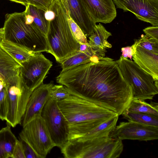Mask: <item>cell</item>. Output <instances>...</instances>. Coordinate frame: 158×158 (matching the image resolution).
Returning a JSON list of instances; mask_svg holds the SVG:
<instances>
[{"instance_id":"obj_18","label":"cell","mask_w":158,"mask_h":158,"mask_svg":"<svg viewBox=\"0 0 158 158\" xmlns=\"http://www.w3.org/2000/svg\"><path fill=\"white\" fill-rule=\"evenodd\" d=\"M103 58L95 52H84L79 50L59 63L62 69L61 71L63 72L90 62H98Z\"/></svg>"},{"instance_id":"obj_2","label":"cell","mask_w":158,"mask_h":158,"mask_svg":"<svg viewBox=\"0 0 158 158\" xmlns=\"http://www.w3.org/2000/svg\"><path fill=\"white\" fill-rule=\"evenodd\" d=\"M69 92L70 96L58 101L68 123L69 140L83 136L103 122L118 115L82 96Z\"/></svg>"},{"instance_id":"obj_15","label":"cell","mask_w":158,"mask_h":158,"mask_svg":"<svg viewBox=\"0 0 158 158\" xmlns=\"http://www.w3.org/2000/svg\"><path fill=\"white\" fill-rule=\"evenodd\" d=\"M70 15L81 29L86 37L93 33L95 23L83 4L81 0H61Z\"/></svg>"},{"instance_id":"obj_37","label":"cell","mask_w":158,"mask_h":158,"mask_svg":"<svg viewBox=\"0 0 158 158\" xmlns=\"http://www.w3.org/2000/svg\"><path fill=\"white\" fill-rule=\"evenodd\" d=\"M4 31L3 27L0 28V44L4 40Z\"/></svg>"},{"instance_id":"obj_17","label":"cell","mask_w":158,"mask_h":158,"mask_svg":"<svg viewBox=\"0 0 158 158\" xmlns=\"http://www.w3.org/2000/svg\"><path fill=\"white\" fill-rule=\"evenodd\" d=\"M21 65L0 46V81L7 85L14 82Z\"/></svg>"},{"instance_id":"obj_6","label":"cell","mask_w":158,"mask_h":158,"mask_svg":"<svg viewBox=\"0 0 158 158\" xmlns=\"http://www.w3.org/2000/svg\"><path fill=\"white\" fill-rule=\"evenodd\" d=\"M116 61L125 79L132 87L133 99L152 100L158 94V88L155 84L156 80L134 61L121 56Z\"/></svg>"},{"instance_id":"obj_7","label":"cell","mask_w":158,"mask_h":158,"mask_svg":"<svg viewBox=\"0 0 158 158\" xmlns=\"http://www.w3.org/2000/svg\"><path fill=\"white\" fill-rule=\"evenodd\" d=\"M19 134L20 140L27 143L38 158H45L55 147L44 121L37 116L27 123Z\"/></svg>"},{"instance_id":"obj_16","label":"cell","mask_w":158,"mask_h":158,"mask_svg":"<svg viewBox=\"0 0 158 158\" xmlns=\"http://www.w3.org/2000/svg\"><path fill=\"white\" fill-rule=\"evenodd\" d=\"M134 53V61L143 70L158 80V55L134 44L132 45Z\"/></svg>"},{"instance_id":"obj_19","label":"cell","mask_w":158,"mask_h":158,"mask_svg":"<svg viewBox=\"0 0 158 158\" xmlns=\"http://www.w3.org/2000/svg\"><path fill=\"white\" fill-rule=\"evenodd\" d=\"M11 127L7 124L0 130V158H12L17 139L12 132Z\"/></svg>"},{"instance_id":"obj_23","label":"cell","mask_w":158,"mask_h":158,"mask_svg":"<svg viewBox=\"0 0 158 158\" xmlns=\"http://www.w3.org/2000/svg\"><path fill=\"white\" fill-rule=\"evenodd\" d=\"M122 115L124 118L128 121L158 127V116L147 113L131 112L125 110Z\"/></svg>"},{"instance_id":"obj_35","label":"cell","mask_w":158,"mask_h":158,"mask_svg":"<svg viewBox=\"0 0 158 158\" xmlns=\"http://www.w3.org/2000/svg\"><path fill=\"white\" fill-rule=\"evenodd\" d=\"M44 16L46 19L49 22L53 20L55 17V12L51 9H48L45 11L44 13Z\"/></svg>"},{"instance_id":"obj_14","label":"cell","mask_w":158,"mask_h":158,"mask_svg":"<svg viewBox=\"0 0 158 158\" xmlns=\"http://www.w3.org/2000/svg\"><path fill=\"white\" fill-rule=\"evenodd\" d=\"M81 0L95 23H110L116 17V8L113 0Z\"/></svg>"},{"instance_id":"obj_13","label":"cell","mask_w":158,"mask_h":158,"mask_svg":"<svg viewBox=\"0 0 158 158\" xmlns=\"http://www.w3.org/2000/svg\"><path fill=\"white\" fill-rule=\"evenodd\" d=\"M53 82L42 83L31 93L29 98L20 124L23 127L35 117L41 115L43 110L51 98V90Z\"/></svg>"},{"instance_id":"obj_21","label":"cell","mask_w":158,"mask_h":158,"mask_svg":"<svg viewBox=\"0 0 158 158\" xmlns=\"http://www.w3.org/2000/svg\"><path fill=\"white\" fill-rule=\"evenodd\" d=\"M118 117L117 115L103 122L80 138L89 139L110 136L116 127Z\"/></svg>"},{"instance_id":"obj_4","label":"cell","mask_w":158,"mask_h":158,"mask_svg":"<svg viewBox=\"0 0 158 158\" xmlns=\"http://www.w3.org/2000/svg\"><path fill=\"white\" fill-rule=\"evenodd\" d=\"M4 40L23 46L35 53L47 52L48 47L46 36L34 22H26L25 11L7 14L3 27Z\"/></svg>"},{"instance_id":"obj_5","label":"cell","mask_w":158,"mask_h":158,"mask_svg":"<svg viewBox=\"0 0 158 158\" xmlns=\"http://www.w3.org/2000/svg\"><path fill=\"white\" fill-rule=\"evenodd\" d=\"M123 148L122 140L109 136L69 140L60 149L65 158H117L119 157Z\"/></svg>"},{"instance_id":"obj_25","label":"cell","mask_w":158,"mask_h":158,"mask_svg":"<svg viewBox=\"0 0 158 158\" xmlns=\"http://www.w3.org/2000/svg\"><path fill=\"white\" fill-rule=\"evenodd\" d=\"M25 6V10L33 17L35 25L46 36L50 22H48L45 19L44 11L29 4Z\"/></svg>"},{"instance_id":"obj_38","label":"cell","mask_w":158,"mask_h":158,"mask_svg":"<svg viewBox=\"0 0 158 158\" xmlns=\"http://www.w3.org/2000/svg\"></svg>"},{"instance_id":"obj_28","label":"cell","mask_w":158,"mask_h":158,"mask_svg":"<svg viewBox=\"0 0 158 158\" xmlns=\"http://www.w3.org/2000/svg\"><path fill=\"white\" fill-rule=\"evenodd\" d=\"M7 85L0 81V119L6 120L8 112Z\"/></svg>"},{"instance_id":"obj_22","label":"cell","mask_w":158,"mask_h":158,"mask_svg":"<svg viewBox=\"0 0 158 158\" xmlns=\"http://www.w3.org/2000/svg\"><path fill=\"white\" fill-rule=\"evenodd\" d=\"M112 35L101 23L96 24L93 33L89 37L88 43L102 49L110 48L112 45L109 43L107 39Z\"/></svg>"},{"instance_id":"obj_20","label":"cell","mask_w":158,"mask_h":158,"mask_svg":"<svg viewBox=\"0 0 158 158\" xmlns=\"http://www.w3.org/2000/svg\"><path fill=\"white\" fill-rule=\"evenodd\" d=\"M0 46L20 64L35 53L23 46L8 41L4 40Z\"/></svg>"},{"instance_id":"obj_27","label":"cell","mask_w":158,"mask_h":158,"mask_svg":"<svg viewBox=\"0 0 158 158\" xmlns=\"http://www.w3.org/2000/svg\"><path fill=\"white\" fill-rule=\"evenodd\" d=\"M65 7L67 20L74 37L80 44L87 43L88 40L86 36L79 27L71 18L69 10L67 9L65 6Z\"/></svg>"},{"instance_id":"obj_32","label":"cell","mask_w":158,"mask_h":158,"mask_svg":"<svg viewBox=\"0 0 158 158\" xmlns=\"http://www.w3.org/2000/svg\"><path fill=\"white\" fill-rule=\"evenodd\" d=\"M147 36L158 41V26L147 27L143 30Z\"/></svg>"},{"instance_id":"obj_30","label":"cell","mask_w":158,"mask_h":158,"mask_svg":"<svg viewBox=\"0 0 158 158\" xmlns=\"http://www.w3.org/2000/svg\"><path fill=\"white\" fill-rule=\"evenodd\" d=\"M28 4L44 11L47 10L54 0H26Z\"/></svg>"},{"instance_id":"obj_11","label":"cell","mask_w":158,"mask_h":158,"mask_svg":"<svg viewBox=\"0 0 158 158\" xmlns=\"http://www.w3.org/2000/svg\"><path fill=\"white\" fill-rule=\"evenodd\" d=\"M116 8L130 11L141 21L158 26V0H113Z\"/></svg>"},{"instance_id":"obj_3","label":"cell","mask_w":158,"mask_h":158,"mask_svg":"<svg viewBox=\"0 0 158 158\" xmlns=\"http://www.w3.org/2000/svg\"><path fill=\"white\" fill-rule=\"evenodd\" d=\"M49 8L55 13L46 36L48 53L59 63L78 51L80 43L74 37L67 20L65 6L61 0H54Z\"/></svg>"},{"instance_id":"obj_26","label":"cell","mask_w":158,"mask_h":158,"mask_svg":"<svg viewBox=\"0 0 158 158\" xmlns=\"http://www.w3.org/2000/svg\"><path fill=\"white\" fill-rule=\"evenodd\" d=\"M134 44L141 47L154 54L158 55V41L142 35L139 39H135Z\"/></svg>"},{"instance_id":"obj_31","label":"cell","mask_w":158,"mask_h":158,"mask_svg":"<svg viewBox=\"0 0 158 158\" xmlns=\"http://www.w3.org/2000/svg\"><path fill=\"white\" fill-rule=\"evenodd\" d=\"M12 158H25L22 141L18 139L14 146L12 153Z\"/></svg>"},{"instance_id":"obj_9","label":"cell","mask_w":158,"mask_h":158,"mask_svg":"<svg viewBox=\"0 0 158 158\" xmlns=\"http://www.w3.org/2000/svg\"><path fill=\"white\" fill-rule=\"evenodd\" d=\"M8 112L7 124L15 127L20 124L29 97L32 92L20 74L17 80L7 86Z\"/></svg>"},{"instance_id":"obj_8","label":"cell","mask_w":158,"mask_h":158,"mask_svg":"<svg viewBox=\"0 0 158 158\" xmlns=\"http://www.w3.org/2000/svg\"><path fill=\"white\" fill-rule=\"evenodd\" d=\"M41 116L56 146L61 149L69 140V128L56 100L51 98L43 110Z\"/></svg>"},{"instance_id":"obj_10","label":"cell","mask_w":158,"mask_h":158,"mask_svg":"<svg viewBox=\"0 0 158 158\" xmlns=\"http://www.w3.org/2000/svg\"><path fill=\"white\" fill-rule=\"evenodd\" d=\"M21 64L20 74L27 86L33 91L43 82L52 63L41 52H37Z\"/></svg>"},{"instance_id":"obj_12","label":"cell","mask_w":158,"mask_h":158,"mask_svg":"<svg viewBox=\"0 0 158 158\" xmlns=\"http://www.w3.org/2000/svg\"><path fill=\"white\" fill-rule=\"evenodd\" d=\"M110 136L121 140H153L158 139V127L131 121L122 122L116 126Z\"/></svg>"},{"instance_id":"obj_34","label":"cell","mask_w":158,"mask_h":158,"mask_svg":"<svg viewBox=\"0 0 158 158\" xmlns=\"http://www.w3.org/2000/svg\"><path fill=\"white\" fill-rule=\"evenodd\" d=\"M122 54L121 56L123 57L128 59L129 57L131 60L132 55L134 54V51L132 46H128L121 48Z\"/></svg>"},{"instance_id":"obj_36","label":"cell","mask_w":158,"mask_h":158,"mask_svg":"<svg viewBox=\"0 0 158 158\" xmlns=\"http://www.w3.org/2000/svg\"><path fill=\"white\" fill-rule=\"evenodd\" d=\"M20 4L25 6H27L28 2L26 0H8Z\"/></svg>"},{"instance_id":"obj_1","label":"cell","mask_w":158,"mask_h":158,"mask_svg":"<svg viewBox=\"0 0 158 158\" xmlns=\"http://www.w3.org/2000/svg\"><path fill=\"white\" fill-rule=\"evenodd\" d=\"M56 80L69 92L119 116L133 98L132 87L125 79L118 64L108 57L61 71Z\"/></svg>"},{"instance_id":"obj_24","label":"cell","mask_w":158,"mask_h":158,"mask_svg":"<svg viewBox=\"0 0 158 158\" xmlns=\"http://www.w3.org/2000/svg\"><path fill=\"white\" fill-rule=\"evenodd\" d=\"M125 110L131 112L148 114L158 116V104L151 102L150 103L139 99H133Z\"/></svg>"},{"instance_id":"obj_33","label":"cell","mask_w":158,"mask_h":158,"mask_svg":"<svg viewBox=\"0 0 158 158\" xmlns=\"http://www.w3.org/2000/svg\"><path fill=\"white\" fill-rule=\"evenodd\" d=\"M21 141L22 142L25 158H38L31 148L26 143Z\"/></svg>"},{"instance_id":"obj_29","label":"cell","mask_w":158,"mask_h":158,"mask_svg":"<svg viewBox=\"0 0 158 158\" xmlns=\"http://www.w3.org/2000/svg\"><path fill=\"white\" fill-rule=\"evenodd\" d=\"M51 98L57 101L63 100L70 96L71 94L66 87L62 85H53L51 90Z\"/></svg>"}]
</instances>
